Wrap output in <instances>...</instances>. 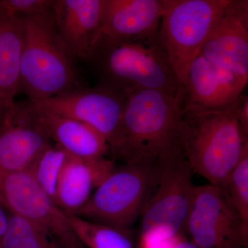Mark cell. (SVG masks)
I'll return each instance as SVG.
<instances>
[{"instance_id": "obj_25", "label": "cell", "mask_w": 248, "mask_h": 248, "mask_svg": "<svg viewBox=\"0 0 248 248\" xmlns=\"http://www.w3.org/2000/svg\"><path fill=\"white\" fill-rule=\"evenodd\" d=\"M180 236H177L172 240L171 248H200L192 241H187L181 239Z\"/></svg>"}, {"instance_id": "obj_13", "label": "cell", "mask_w": 248, "mask_h": 248, "mask_svg": "<svg viewBox=\"0 0 248 248\" xmlns=\"http://www.w3.org/2000/svg\"><path fill=\"white\" fill-rule=\"evenodd\" d=\"M201 54L248 80V0H230Z\"/></svg>"}, {"instance_id": "obj_21", "label": "cell", "mask_w": 248, "mask_h": 248, "mask_svg": "<svg viewBox=\"0 0 248 248\" xmlns=\"http://www.w3.org/2000/svg\"><path fill=\"white\" fill-rule=\"evenodd\" d=\"M67 155L60 147L51 143L27 170L37 185L55 203L59 178Z\"/></svg>"}, {"instance_id": "obj_27", "label": "cell", "mask_w": 248, "mask_h": 248, "mask_svg": "<svg viewBox=\"0 0 248 248\" xmlns=\"http://www.w3.org/2000/svg\"><path fill=\"white\" fill-rule=\"evenodd\" d=\"M1 112H0V120H1Z\"/></svg>"}, {"instance_id": "obj_11", "label": "cell", "mask_w": 248, "mask_h": 248, "mask_svg": "<svg viewBox=\"0 0 248 248\" xmlns=\"http://www.w3.org/2000/svg\"><path fill=\"white\" fill-rule=\"evenodd\" d=\"M50 144L31 102H16L0 120V177L28 170Z\"/></svg>"}, {"instance_id": "obj_26", "label": "cell", "mask_w": 248, "mask_h": 248, "mask_svg": "<svg viewBox=\"0 0 248 248\" xmlns=\"http://www.w3.org/2000/svg\"><path fill=\"white\" fill-rule=\"evenodd\" d=\"M2 238L0 237V248H2Z\"/></svg>"}, {"instance_id": "obj_12", "label": "cell", "mask_w": 248, "mask_h": 248, "mask_svg": "<svg viewBox=\"0 0 248 248\" xmlns=\"http://www.w3.org/2000/svg\"><path fill=\"white\" fill-rule=\"evenodd\" d=\"M248 80L215 64L202 54L180 80L184 102L207 110H226L243 94Z\"/></svg>"}, {"instance_id": "obj_4", "label": "cell", "mask_w": 248, "mask_h": 248, "mask_svg": "<svg viewBox=\"0 0 248 248\" xmlns=\"http://www.w3.org/2000/svg\"><path fill=\"white\" fill-rule=\"evenodd\" d=\"M20 92L37 102L78 88L73 58L60 38L52 11L22 17Z\"/></svg>"}, {"instance_id": "obj_2", "label": "cell", "mask_w": 248, "mask_h": 248, "mask_svg": "<svg viewBox=\"0 0 248 248\" xmlns=\"http://www.w3.org/2000/svg\"><path fill=\"white\" fill-rule=\"evenodd\" d=\"M182 99L179 146L194 173L222 187L248 151V136L234 104L226 110H207L186 104L183 95Z\"/></svg>"}, {"instance_id": "obj_6", "label": "cell", "mask_w": 248, "mask_h": 248, "mask_svg": "<svg viewBox=\"0 0 248 248\" xmlns=\"http://www.w3.org/2000/svg\"><path fill=\"white\" fill-rule=\"evenodd\" d=\"M157 187L141 217L146 239L172 240L185 231L195 186L194 172L179 143L160 158Z\"/></svg>"}, {"instance_id": "obj_15", "label": "cell", "mask_w": 248, "mask_h": 248, "mask_svg": "<svg viewBox=\"0 0 248 248\" xmlns=\"http://www.w3.org/2000/svg\"><path fill=\"white\" fill-rule=\"evenodd\" d=\"M165 0H107L100 37L143 40L159 36Z\"/></svg>"}, {"instance_id": "obj_20", "label": "cell", "mask_w": 248, "mask_h": 248, "mask_svg": "<svg viewBox=\"0 0 248 248\" xmlns=\"http://www.w3.org/2000/svg\"><path fill=\"white\" fill-rule=\"evenodd\" d=\"M2 248H66L58 240L17 215L11 214Z\"/></svg>"}, {"instance_id": "obj_24", "label": "cell", "mask_w": 248, "mask_h": 248, "mask_svg": "<svg viewBox=\"0 0 248 248\" xmlns=\"http://www.w3.org/2000/svg\"><path fill=\"white\" fill-rule=\"evenodd\" d=\"M235 112L244 133L248 136V97L242 94L234 104Z\"/></svg>"}, {"instance_id": "obj_19", "label": "cell", "mask_w": 248, "mask_h": 248, "mask_svg": "<svg viewBox=\"0 0 248 248\" xmlns=\"http://www.w3.org/2000/svg\"><path fill=\"white\" fill-rule=\"evenodd\" d=\"M68 218L72 229L84 247L133 248L124 231L76 215H68Z\"/></svg>"}, {"instance_id": "obj_18", "label": "cell", "mask_w": 248, "mask_h": 248, "mask_svg": "<svg viewBox=\"0 0 248 248\" xmlns=\"http://www.w3.org/2000/svg\"><path fill=\"white\" fill-rule=\"evenodd\" d=\"M22 17L0 9V112L16 104L20 92L21 60L23 49Z\"/></svg>"}, {"instance_id": "obj_17", "label": "cell", "mask_w": 248, "mask_h": 248, "mask_svg": "<svg viewBox=\"0 0 248 248\" xmlns=\"http://www.w3.org/2000/svg\"><path fill=\"white\" fill-rule=\"evenodd\" d=\"M35 110L48 138L67 154L81 159L97 160L106 158L110 151L105 137L91 125L37 109Z\"/></svg>"}, {"instance_id": "obj_3", "label": "cell", "mask_w": 248, "mask_h": 248, "mask_svg": "<svg viewBox=\"0 0 248 248\" xmlns=\"http://www.w3.org/2000/svg\"><path fill=\"white\" fill-rule=\"evenodd\" d=\"M86 62L97 77L98 86L125 97L140 90L176 95L180 89L159 36L143 40L100 37Z\"/></svg>"}, {"instance_id": "obj_23", "label": "cell", "mask_w": 248, "mask_h": 248, "mask_svg": "<svg viewBox=\"0 0 248 248\" xmlns=\"http://www.w3.org/2000/svg\"><path fill=\"white\" fill-rule=\"evenodd\" d=\"M54 0H0V9L17 17H24L49 12Z\"/></svg>"}, {"instance_id": "obj_7", "label": "cell", "mask_w": 248, "mask_h": 248, "mask_svg": "<svg viewBox=\"0 0 248 248\" xmlns=\"http://www.w3.org/2000/svg\"><path fill=\"white\" fill-rule=\"evenodd\" d=\"M230 0H165L160 45L182 79L199 55Z\"/></svg>"}, {"instance_id": "obj_1", "label": "cell", "mask_w": 248, "mask_h": 248, "mask_svg": "<svg viewBox=\"0 0 248 248\" xmlns=\"http://www.w3.org/2000/svg\"><path fill=\"white\" fill-rule=\"evenodd\" d=\"M182 94L140 90L125 98L115 141L114 158L124 164H154L179 141Z\"/></svg>"}, {"instance_id": "obj_14", "label": "cell", "mask_w": 248, "mask_h": 248, "mask_svg": "<svg viewBox=\"0 0 248 248\" xmlns=\"http://www.w3.org/2000/svg\"><path fill=\"white\" fill-rule=\"evenodd\" d=\"M107 0H54L52 15L73 60L86 61L101 33Z\"/></svg>"}, {"instance_id": "obj_10", "label": "cell", "mask_w": 248, "mask_h": 248, "mask_svg": "<svg viewBox=\"0 0 248 248\" xmlns=\"http://www.w3.org/2000/svg\"><path fill=\"white\" fill-rule=\"evenodd\" d=\"M125 97L104 88H76L40 102H31L42 112L88 124L102 134L110 150L118 133Z\"/></svg>"}, {"instance_id": "obj_8", "label": "cell", "mask_w": 248, "mask_h": 248, "mask_svg": "<svg viewBox=\"0 0 248 248\" xmlns=\"http://www.w3.org/2000/svg\"><path fill=\"white\" fill-rule=\"evenodd\" d=\"M0 203L53 236L66 248H85L68 215L40 188L29 171L0 177Z\"/></svg>"}, {"instance_id": "obj_22", "label": "cell", "mask_w": 248, "mask_h": 248, "mask_svg": "<svg viewBox=\"0 0 248 248\" xmlns=\"http://www.w3.org/2000/svg\"><path fill=\"white\" fill-rule=\"evenodd\" d=\"M239 218L243 232L248 234V151L221 187Z\"/></svg>"}, {"instance_id": "obj_9", "label": "cell", "mask_w": 248, "mask_h": 248, "mask_svg": "<svg viewBox=\"0 0 248 248\" xmlns=\"http://www.w3.org/2000/svg\"><path fill=\"white\" fill-rule=\"evenodd\" d=\"M200 248H232L247 239L221 187L196 186L186 229Z\"/></svg>"}, {"instance_id": "obj_5", "label": "cell", "mask_w": 248, "mask_h": 248, "mask_svg": "<svg viewBox=\"0 0 248 248\" xmlns=\"http://www.w3.org/2000/svg\"><path fill=\"white\" fill-rule=\"evenodd\" d=\"M159 177V161L124 164L96 187L76 216L125 232L141 217Z\"/></svg>"}, {"instance_id": "obj_16", "label": "cell", "mask_w": 248, "mask_h": 248, "mask_svg": "<svg viewBox=\"0 0 248 248\" xmlns=\"http://www.w3.org/2000/svg\"><path fill=\"white\" fill-rule=\"evenodd\" d=\"M115 169L107 158L84 160L67 155L59 178L56 204L68 215H77L93 192Z\"/></svg>"}]
</instances>
